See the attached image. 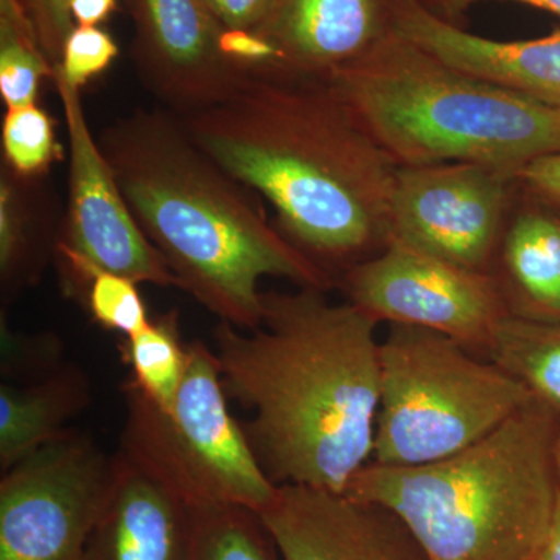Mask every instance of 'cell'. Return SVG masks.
Returning <instances> with one entry per match:
<instances>
[{"mask_svg": "<svg viewBox=\"0 0 560 560\" xmlns=\"http://www.w3.org/2000/svg\"><path fill=\"white\" fill-rule=\"evenodd\" d=\"M180 120L205 153L270 202L276 228L335 283V270L388 245L399 167L329 81L253 72L228 101Z\"/></svg>", "mask_w": 560, "mask_h": 560, "instance_id": "6da1fadb", "label": "cell"}, {"mask_svg": "<svg viewBox=\"0 0 560 560\" xmlns=\"http://www.w3.org/2000/svg\"><path fill=\"white\" fill-rule=\"evenodd\" d=\"M261 301L256 330L220 320L212 331L224 393L254 411L243 430L276 486L345 495L374 455L378 323L313 287Z\"/></svg>", "mask_w": 560, "mask_h": 560, "instance_id": "7a4b0ae2", "label": "cell"}, {"mask_svg": "<svg viewBox=\"0 0 560 560\" xmlns=\"http://www.w3.org/2000/svg\"><path fill=\"white\" fill-rule=\"evenodd\" d=\"M132 215L176 289L241 330L264 316V278L326 290L335 280L278 230L253 190L190 138L171 110L138 109L97 136Z\"/></svg>", "mask_w": 560, "mask_h": 560, "instance_id": "3957f363", "label": "cell"}, {"mask_svg": "<svg viewBox=\"0 0 560 560\" xmlns=\"http://www.w3.org/2000/svg\"><path fill=\"white\" fill-rule=\"evenodd\" d=\"M556 433L552 408L534 399L448 458L368 464L345 495L393 512L429 560H533L558 497Z\"/></svg>", "mask_w": 560, "mask_h": 560, "instance_id": "277c9868", "label": "cell"}, {"mask_svg": "<svg viewBox=\"0 0 560 560\" xmlns=\"http://www.w3.org/2000/svg\"><path fill=\"white\" fill-rule=\"evenodd\" d=\"M329 83L397 167L470 162L521 173L560 154V109L396 35Z\"/></svg>", "mask_w": 560, "mask_h": 560, "instance_id": "5b68a950", "label": "cell"}, {"mask_svg": "<svg viewBox=\"0 0 560 560\" xmlns=\"http://www.w3.org/2000/svg\"><path fill=\"white\" fill-rule=\"evenodd\" d=\"M374 463L422 466L482 440L536 399L499 364L474 359L440 331L390 324L378 348Z\"/></svg>", "mask_w": 560, "mask_h": 560, "instance_id": "8992f818", "label": "cell"}, {"mask_svg": "<svg viewBox=\"0 0 560 560\" xmlns=\"http://www.w3.org/2000/svg\"><path fill=\"white\" fill-rule=\"evenodd\" d=\"M119 452L195 510L245 506L260 512L275 500L270 480L243 425L231 415L215 352L189 342V363L171 411L127 382Z\"/></svg>", "mask_w": 560, "mask_h": 560, "instance_id": "52a82bcc", "label": "cell"}, {"mask_svg": "<svg viewBox=\"0 0 560 560\" xmlns=\"http://www.w3.org/2000/svg\"><path fill=\"white\" fill-rule=\"evenodd\" d=\"M116 481V455L69 429L2 471L0 560H81Z\"/></svg>", "mask_w": 560, "mask_h": 560, "instance_id": "ba28073f", "label": "cell"}, {"mask_svg": "<svg viewBox=\"0 0 560 560\" xmlns=\"http://www.w3.org/2000/svg\"><path fill=\"white\" fill-rule=\"evenodd\" d=\"M350 304L372 319L440 331L464 348H488L508 315L497 280L404 243L388 245L337 279Z\"/></svg>", "mask_w": 560, "mask_h": 560, "instance_id": "9c48e42d", "label": "cell"}, {"mask_svg": "<svg viewBox=\"0 0 560 560\" xmlns=\"http://www.w3.org/2000/svg\"><path fill=\"white\" fill-rule=\"evenodd\" d=\"M518 184L517 172L470 162L399 167L389 241L486 272Z\"/></svg>", "mask_w": 560, "mask_h": 560, "instance_id": "30bf717a", "label": "cell"}, {"mask_svg": "<svg viewBox=\"0 0 560 560\" xmlns=\"http://www.w3.org/2000/svg\"><path fill=\"white\" fill-rule=\"evenodd\" d=\"M51 81L69 138L68 208L62 213L57 254L125 276L139 285L176 287L160 250L132 215L98 139L92 136L81 92L58 73Z\"/></svg>", "mask_w": 560, "mask_h": 560, "instance_id": "8fae6325", "label": "cell"}, {"mask_svg": "<svg viewBox=\"0 0 560 560\" xmlns=\"http://www.w3.org/2000/svg\"><path fill=\"white\" fill-rule=\"evenodd\" d=\"M140 80L171 113L194 116L231 97L248 72L220 49L224 27L202 0H125Z\"/></svg>", "mask_w": 560, "mask_h": 560, "instance_id": "7c38bea8", "label": "cell"}, {"mask_svg": "<svg viewBox=\"0 0 560 560\" xmlns=\"http://www.w3.org/2000/svg\"><path fill=\"white\" fill-rule=\"evenodd\" d=\"M259 514L282 560H429L393 512L342 493L279 486Z\"/></svg>", "mask_w": 560, "mask_h": 560, "instance_id": "4fadbf2b", "label": "cell"}, {"mask_svg": "<svg viewBox=\"0 0 560 560\" xmlns=\"http://www.w3.org/2000/svg\"><path fill=\"white\" fill-rule=\"evenodd\" d=\"M399 0H276L256 33L279 51L275 72L329 81L393 36Z\"/></svg>", "mask_w": 560, "mask_h": 560, "instance_id": "5bb4252c", "label": "cell"}, {"mask_svg": "<svg viewBox=\"0 0 560 560\" xmlns=\"http://www.w3.org/2000/svg\"><path fill=\"white\" fill-rule=\"evenodd\" d=\"M393 35L453 68L560 109V31L539 39H488L442 20L422 0H399Z\"/></svg>", "mask_w": 560, "mask_h": 560, "instance_id": "9a60e30c", "label": "cell"}, {"mask_svg": "<svg viewBox=\"0 0 560 560\" xmlns=\"http://www.w3.org/2000/svg\"><path fill=\"white\" fill-rule=\"evenodd\" d=\"M197 510L116 453V481L81 560H194Z\"/></svg>", "mask_w": 560, "mask_h": 560, "instance_id": "2e32d148", "label": "cell"}, {"mask_svg": "<svg viewBox=\"0 0 560 560\" xmlns=\"http://www.w3.org/2000/svg\"><path fill=\"white\" fill-rule=\"evenodd\" d=\"M62 215L44 178L0 173V290L3 304L38 285L55 261Z\"/></svg>", "mask_w": 560, "mask_h": 560, "instance_id": "e0dca14e", "label": "cell"}, {"mask_svg": "<svg viewBox=\"0 0 560 560\" xmlns=\"http://www.w3.org/2000/svg\"><path fill=\"white\" fill-rule=\"evenodd\" d=\"M92 401V386L79 364H65L46 377L0 385V470L69 430Z\"/></svg>", "mask_w": 560, "mask_h": 560, "instance_id": "ac0fdd59", "label": "cell"}, {"mask_svg": "<svg viewBox=\"0 0 560 560\" xmlns=\"http://www.w3.org/2000/svg\"><path fill=\"white\" fill-rule=\"evenodd\" d=\"M492 361L552 410H560V324L508 313L488 342Z\"/></svg>", "mask_w": 560, "mask_h": 560, "instance_id": "d6986e66", "label": "cell"}, {"mask_svg": "<svg viewBox=\"0 0 560 560\" xmlns=\"http://www.w3.org/2000/svg\"><path fill=\"white\" fill-rule=\"evenodd\" d=\"M121 361L130 368L128 385L164 411H171L189 363V345L180 338L179 313L151 319L139 334L119 345Z\"/></svg>", "mask_w": 560, "mask_h": 560, "instance_id": "ffe728a7", "label": "cell"}, {"mask_svg": "<svg viewBox=\"0 0 560 560\" xmlns=\"http://www.w3.org/2000/svg\"><path fill=\"white\" fill-rule=\"evenodd\" d=\"M504 261L530 304L560 316V221L521 213L508 231Z\"/></svg>", "mask_w": 560, "mask_h": 560, "instance_id": "44dd1931", "label": "cell"}, {"mask_svg": "<svg viewBox=\"0 0 560 560\" xmlns=\"http://www.w3.org/2000/svg\"><path fill=\"white\" fill-rule=\"evenodd\" d=\"M54 264L60 270L62 287L69 296L81 298L92 323L102 329L131 337L151 323L135 280L65 254H57Z\"/></svg>", "mask_w": 560, "mask_h": 560, "instance_id": "7402d4cb", "label": "cell"}, {"mask_svg": "<svg viewBox=\"0 0 560 560\" xmlns=\"http://www.w3.org/2000/svg\"><path fill=\"white\" fill-rule=\"evenodd\" d=\"M55 66L44 54L31 18L18 0H0V97L9 108L38 103Z\"/></svg>", "mask_w": 560, "mask_h": 560, "instance_id": "603a6c76", "label": "cell"}, {"mask_svg": "<svg viewBox=\"0 0 560 560\" xmlns=\"http://www.w3.org/2000/svg\"><path fill=\"white\" fill-rule=\"evenodd\" d=\"M194 560H282L259 512L245 506L197 510Z\"/></svg>", "mask_w": 560, "mask_h": 560, "instance_id": "cb8c5ba5", "label": "cell"}, {"mask_svg": "<svg viewBox=\"0 0 560 560\" xmlns=\"http://www.w3.org/2000/svg\"><path fill=\"white\" fill-rule=\"evenodd\" d=\"M0 140L2 167L22 178H46L55 162L65 158L57 121L38 103L7 109Z\"/></svg>", "mask_w": 560, "mask_h": 560, "instance_id": "d4e9b609", "label": "cell"}, {"mask_svg": "<svg viewBox=\"0 0 560 560\" xmlns=\"http://www.w3.org/2000/svg\"><path fill=\"white\" fill-rule=\"evenodd\" d=\"M2 377L18 383L38 381L57 370L65 361V346L54 334H20L11 329L2 313L0 319Z\"/></svg>", "mask_w": 560, "mask_h": 560, "instance_id": "484cf974", "label": "cell"}, {"mask_svg": "<svg viewBox=\"0 0 560 560\" xmlns=\"http://www.w3.org/2000/svg\"><path fill=\"white\" fill-rule=\"evenodd\" d=\"M117 55L119 47L108 32L98 25H75L66 38L55 73L81 92L95 77L109 69Z\"/></svg>", "mask_w": 560, "mask_h": 560, "instance_id": "4316f807", "label": "cell"}, {"mask_svg": "<svg viewBox=\"0 0 560 560\" xmlns=\"http://www.w3.org/2000/svg\"><path fill=\"white\" fill-rule=\"evenodd\" d=\"M27 16L51 65L60 62L62 46L75 27L70 0H18Z\"/></svg>", "mask_w": 560, "mask_h": 560, "instance_id": "83f0119b", "label": "cell"}, {"mask_svg": "<svg viewBox=\"0 0 560 560\" xmlns=\"http://www.w3.org/2000/svg\"><path fill=\"white\" fill-rule=\"evenodd\" d=\"M276 0H202L224 28L257 31Z\"/></svg>", "mask_w": 560, "mask_h": 560, "instance_id": "f1b7e54d", "label": "cell"}, {"mask_svg": "<svg viewBox=\"0 0 560 560\" xmlns=\"http://www.w3.org/2000/svg\"><path fill=\"white\" fill-rule=\"evenodd\" d=\"M518 178L534 194L560 205V154L530 162Z\"/></svg>", "mask_w": 560, "mask_h": 560, "instance_id": "f546056e", "label": "cell"}, {"mask_svg": "<svg viewBox=\"0 0 560 560\" xmlns=\"http://www.w3.org/2000/svg\"><path fill=\"white\" fill-rule=\"evenodd\" d=\"M117 0H70V13L75 25H98L116 10Z\"/></svg>", "mask_w": 560, "mask_h": 560, "instance_id": "4dcf8cb0", "label": "cell"}, {"mask_svg": "<svg viewBox=\"0 0 560 560\" xmlns=\"http://www.w3.org/2000/svg\"><path fill=\"white\" fill-rule=\"evenodd\" d=\"M533 560H560V489L556 497L550 525Z\"/></svg>", "mask_w": 560, "mask_h": 560, "instance_id": "1f68e13d", "label": "cell"}, {"mask_svg": "<svg viewBox=\"0 0 560 560\" xmlns=\"http://www.w3.org/2000/svg\"><path fill=\"white\" fill-rule=\"evenodd\" d=\"M438 5L451 11L467 9L471 3L485 2V0H433ZM508 2L525 3V5L536 7V9L550 11V13L560 16V0H508Z\"/></svg>", "mask_w": 560, "mask_h": 560, "instance_id": "d6a6232c", "label": "cell"}, {"mask_svg": "<svg viewBox=\"0 0 560 560\" xmlns=\"http://www.w3.org/2000/svg\"><path fill=\"white\" fill-rule=\"evenodd\" d=\"M552 463H555L556 480L560 489V427L556 433L555 444H552Z\"/></svg>", "mask_w": 560, "mask_h": 560, "instance_id": "836d02e7", "label": "cell"}]
</instances>
